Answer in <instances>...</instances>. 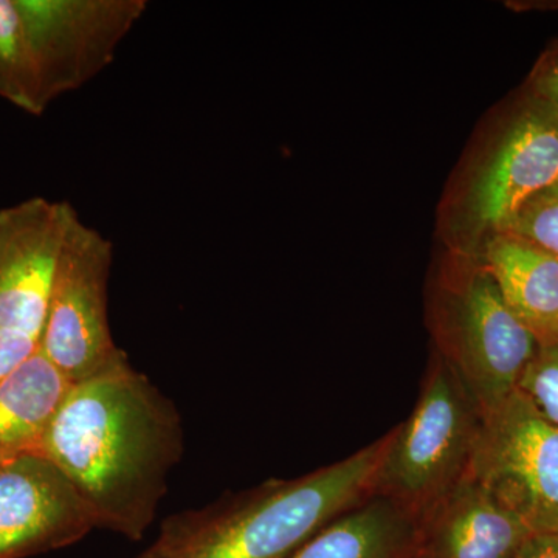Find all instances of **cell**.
<instances>
[{
	"label": "cell",
	"mask_w": 558,
	"mask_h": 558,
	"mask_svg": "<svg viewBox=\"0 0 558 558\" xmlns=\"http://www.w3.org/2000/svg\"><path fill=\"white\" fill-rule=\"evenodd\" d=\"M185 453L178 407L123 359L70 385L43 454L69 480L97 529L140 542Z\"/></svg>",
	"instance_id": "obj_1"
},
{
	"label": "cell",
	"mask_w": 558,
	"mask_h": 558,
	"mask_svg": "<svg viewBox=\"0 0 558 558\" xmlns=\"http://www.w3.org/2000/svg\"><path fill=\"white\" fill-rule=\"evenodd\" d=\"M387 436L328 468L172 513L137 558H289L373 495Z\"/></svg>",
	"instance_id": "obj_2"
},
{
	"label": "cell",
	"mask_w": 558,
	"mask_h": 558,
	"mask_svg": "<svg viewBox=\"0 0 558 558\" xmlns=\"http://www.w3.org/2000/svg\"><path fill=\"white\" fill-rule=\"evenodd\" d=\"M558 180V110L526 89L478 132L439 208L447 252L473 256L521 205Z\"/></svg>",
	"instance_id": "obj_3"
},
{
	"label": "cell",
	"mask_w": 558,
	"mask_h": 558,
	"mask_svg": "<svg viewBox=\"0 0 558 558\" xmlns=\"http://www.w3.org/2000/svg\"><path fill=\"white\" fill-rule=\"evenodd\" d=\"M435 352L454 371L484 416L519 389L538 341L473 258L447 252L428 292Z\"/></svg>",
	"instance_id": "obj_4"
},
{
	"label": "cell",
	"mask_w": 558,
	"mask_h": 558,
	"mask_svg": "<svg viewBox=\"0 0 558 558\" xmlns=\"http://www.w3.org/2000/svg\"><path fill=\"white\" fill-rule=\"evenodd\" d=\"M483 422L478 403L435 352L413 413L387 436L371 497L421 523L468 475Z\"/></svg>",
	"instance_id": "obj_5"
},
{
	"label": "cell",
	"mask_w": 558,
	"mask_h": 558,
	"mask_svg": "<svg viewBox=\"0 0 558 558\" xmlns=\"http://www.w3.org/2000/svg\"><path fill=\"white\" fill-rule=\"evenodd\" d=\"M113 244L80 220L62 255L39 349L70 384L109 369L126 352L109 325Z\"/></svg>",
	"instance_id": "obj_6"
},
{
	"label": "cell",
	"mask_w": 558,
	"mask_h": 558,
	"mask_svg": "<svg viewBox=\"0 0 558 558\" xmlns=\"http://www.w3.org/2000/svg\"><path fill=\"white\" fill-rule=\"evenodd\" d=\"M469 473L532 532H558V427L519 389L484 416Z\"/></svg>",
	"instance_id": "obj_7"
},
{
	"label": "cell",
	"mask_w": 558,
	"mask_h": 558,
	"mask_svg": "<svg viewBox=\"0 0 558 558\" xmlns=\"http://www.w3.org/2000/svg\"><path fill=\"white\" fill-rule=\"evenodd\" d=\"M47 106L108 68L146 0H16Z\"/></svg>",
	"instance_id": "obj_8"
},
{
	"label": "cell",
	"mask_w": 558,
	"mask_h": 558,
	"mask_svg": "<svg viewBox=\"0 0 558 558\" xmlns=\"http://www.w3.org/2000/svg\"><path fill=\"white\" fill-rule=\"evenodd\" d=\"M80 220L69 202L46 197L0 208V329L40 341L58 267Z\"/></svg>",
	"instance_id": "obj_9"
},
{
	"label": "cell",
	"mask_w": 558,
	"mask_h": 558,
	"mask_svg": "<svg viewBox=\"0 0 558 558\" xmlns=\"http://www.w3.org/2000/svg\"><path fill=\"white\" fill-rule=\"evenodd\" d=\"M95 526L69 480L43 454L0 465V558L68 548Z\"/></svg>",
	"instance_id": "obj_10"
},
{
	"label": "cell",
	"mask_w": 558,
	"mask_h": 558,
	"mask_svg": "<svg viewBox=\"0 0 558 558\" xmlns=\"http://www.w3.org/2000/svg\"><path fill=\"white\" fill-rule=\"evenodd\" d=\"M427 558H517L534 532L470 473L418 523Z\"/></svg>",
	"instance_id": "obj_11"
},
{
	"label": "cell",
	"mask_w": 558,
	"mask_h": 558,
	"mask_svg": "<svg viewBox=\"0 0 558 558\" xmlns=\"http://www.w3.org/2000/svg\"><path fill=\"white\" fill-rule=\"evenodd\" d=\"M497 282L502 300L538 344L558 337V256L499 231L473 255Z\"/></svg>",
	"instance_id": "obj_12"
},
{
	"label": "cell",
	"mask_w": 558,
	"mask_h": 558,
	"mask_svg": "<svg viewBox=\"0 0 558 558\" xmlns=\"http://www.w3.org/2000/svg\"><path fill=\"white\" fill-rule=\"evenodd\" d=\"M416 519L387 498L369 497L307 539L289 558H413Z\"/></svg>",
	"instance_id": "obj_13"
},
{
	"label": "cell",
	"mask_w": 558,
	"mask_h": 558,
	"mask_svg": "<svg viewBox=\"0 0 558 558\" xmlns=\"http://www.w3.org/2000/svg\"><path fill=\"white\" fill-rule=\"evenodd\" d=\"M70 385L40 349L0 381V465L40 454Z\"/></svg>",
	"instance_id": "obj_14"
},
{
	"label": "cell",
	"mask_w": 558,
	"mask_h": 558,
	"mask_svg": "<svg viewBox=\"0 0 558 558\" xmlns=\"http://www.w3.org/2000/svg\"><path fill=\"white\" fill-rule=\"evenodd\" d=\"M0 98L31 116L47 110L16 0H0Z\"/></svg>",
	"instance_id": "obj_15"
},
{
	"label": "cell",
	"mask_w": 558,
	"mask_h": 558,
	"mask_svg": "<svg viewBox=\"0 0 558 558\" xmlns=\"http://www.w3.org/2000/svg\"><path fill=\"white\" fill-rule=\"evenodd\" d=\"M501 231L524 238L558 256V180L521 205Z\"/></svg>",
	"instance_id": "obj_16"
},
{
	"label": "cell",
	"mask_w": 558,
	"mask_h": 558,
	"mask_svg": "<svg viewBox=\"0 0 558 558\" xmlns=\"http://www.w3.org/2000/svg\"><path fill=\"white\" fill-rule=\"evenodd\" d=\"M519 391L558 427V337L538 344L521 376Z\"/></svg>",
	"instance_id": "obj_17"
},
{
	"label": "cell",
	"mask_w": 558,
	"mask_h": 558,
	"mask_svg": "<svg viewBox=\"0 0 558 558\" xmlns=\"http://www.w3.org/2000/svg\"><path fill=\"white\" fill-rule=\"evenodd\" d=\"M524 89L558 110V44L539 57Z\"/></svg>",
	"instance_id": "obj_18"
},
{
	"label": "cell",
	"mask_w": 558,
	"mask_h": 558,
	"mask_svg": "<svg viewBox=\"0 0 558 558\" xmlns=\"http://www.w3.org/2000/svg\"><path fill=\"white\" fill-rule=\"evenodd\" d=\"M38 340L25 333L0 329V381L5 380L11 373L20 368L25 360L38 352Z\"/></svg>",
	"instance_id": "obj_19"
},
{
	"label": "cell",
	"mask_w": 558,
	"mask_h": 558,
	"mask_svg": "<svg viewBox=\"0 0 558 558\" xmlns=\"http://www.w3.org/2000/svg\"><path fill=\"white\" fill-rule=\"evenodd\" d=\"M517 558H558V532H534Z\"/></svg>",
	"instance_id": "obj_20"
},
{
	"label": "cell",
	"mask_w": 558,
	"mask_h": 558,
	"mask_svg": "<svg viewBox=\"0 0 558 558\" xmlns=\"http://www.w3.org/2000/svg\"><path fill=\"white\" fill-rule=\"evenodd\" d=\"M413 558H427V557L422 556V554H421V553H418V554H417V556H416V557H413Z\"/></svg>",
	"instance_id": "obj_21"
}]
</instances>
